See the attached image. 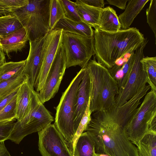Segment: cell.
Returning <instances> with one entry per match:
<instances>
[{
  "mask_svg": "<svg viewBox=\"0 0 156 156\" xmlns=\"http://www.w3.org/2000/svg\"><path fill=\"white\" fill-rule=\"evenodd\" d=\"M149 0H128L124 11L118 16L122 29L130 28L134 19Z\"/></svg>",
  "mask_w": 156,
  "mask_h": 156,
  "instance_id": "cell-18",
  "label": "cell"
},
{
  "mask_svg": "<svg viewBox=\"0 0 156 156\" xmlns=\"http://www.w3.org/2000/svg\"><path fill=\"white\" fill-rule=\"evenodd\" d=\"M50 0H28L25 6L8 14L16 16L25 29L29 41L44 37L50 31Z\"/></svg>",
  "mask_w": 156,
  "mask_h": 156,
  "instance_id": "cell-4",
  "label": "cell"
},
{
  "mask_svg": "<svg viewBox=\"0 0 156 156\" xmlns=\"http://www.w3.org/2000/svg\"><path fill=\"white\" fill-rule=\"evenodd\" d=\"M66 69V55L62 44L51 65L44 84L41 90L37 92L43 104L53 98L57 93Z\"/></svg>",
  "mask_w": 156,
  "mask_h": 156,
  "instance_id": "cell-12",
  "label": "cell"
},
{
  "mask_svg": "<svg viewBox=\"0 0 156 156\" xmlns=\"http://www.w3.org/2000/svg\"><path fill=\"white\" fill-rule=\"evenodd\" d=\"M90 103V100L86 110L74 135L69 149L73 155L76 144L78 139L81 135L85 131L91 119L92 112L89 108Z\"/></svg>",
  "mask_w": 156,
  "mask_h": 156,
  "instance_id": "cell-27",
  "label": "cell"
},
{
  "mask_svg": "<svg viewBox=\"0 0 156 156\" xmlns=\"http://www.w3.org/2000/svg\"><path fill=\"white\" fill-rule=\"evenodd\" d=\"M38 147L42 156H74L54 124L38 132Z\"/></svg>",
  "mask_w": 156,
  "mask_h": 156,
  "instance_id": "cell-10",
  "label": "cell"
},
{
  "mask_svg": "<svg viewBox=\"0 0 156 156\" xmlns=\"http://www.w3.org/2000/svg\"><path fill=\"white\" fill-rule=\"evenodd\" d=\"M53 121V117L41 102L37 92L34 90L28 114L20 120H16L8 140L19 144L25 136L40 131Z\"/></svg>",
  "mask_w": 156,
  "mask_h": 156,
  "instance_id": "cell-6",
  "label": "cell"
},
{
  "mask_svg": "<svg viewBox=\"0 0 156 156\" xmlns=\"http://www.w3.org/2000/svg\"><path fill=\"white\" fill-rule=\"evenodd\" d=\"M23 70L0 83V98L7 96L18 89L26 79Z\"/></svg>",
  "mask_w": 156,
  "mask_h": 156,
  "instance_id": "cell-23",
  "label": "cell"
},
{
  "mask_svg": "<svg viewBox=\"0 0 156 156\" xmlns=\"http://www.w3.org/2000/svg\"><path fill=\"white\" fill-rule=\"evenodd\" d=\"M94 145L87 132H83L78 139L75 147L74 156H94Z\"/></svg>",
  "mask_w": 156,
  "mask_h": 156,
  "instance_id": "cell-22",
  "label": "cell"
},
{
  "mask_svg": "<svg viewBox=\"0 0 156 156\" xmlns=\"http://www.w3.org/2000/svg\"><path fill=\"white\" fill-rule=\"evenodd\" d=\"M66 14V17L76 22H82L76 10L74 2L69 0H59Z\"/></svg>",
  "mask_w": 156,
  "mask_h": 156,
  "instance_id": "cell-29",
  "label": "cell"
},
{
  "mask_svg": "<svg viewBox=\"0 0 156 156\" xmlns=\"http://www.w3.org/2000/svg\"><path fill=\"white\" fill-rule=\"evenodd\" d=\"M49 12L50 31L54 29L59 21L66 17V16L59 0H50Z\"/></svg>",
  "mask_w": 156,
  "mask_h": 156,
  "instance_id": "cell-26",
  "label": "cell"
},
{
  "mask_svg": "<svg viewBox=\"0 0 156 156\" xmlns=\"http://www.w3.org/2000/svg\"><path fill=\"white\" fill-rule=\"evenodd\" d=\"M94 28L95 56L98 63L108 69L125 55L134 52L145 39L136 27L115 32L105 31L98 27Z\"/></svg>",
  "mask_w": 156,
  "mask_h": 156,
  "instance_id": "cell-2",
  "label": "cell"
},
{
  "mask_svg": "<svg viewBox=\"0 0 156 156\" xmlns=\"http://www.w3.org/2000/svg\"><path fill=\"white\" fill-rule=\"evenodd\" d=\"M28 40L26 31L22 27L8 35L0 37V50L10 58V53L21 51Z\"/></svg>",
  "mask_w": 156,
  "mask_h": 156,
  "instance_id": "cell-15",
  "label": "cell"
},
{
  "mask_svg": "<svg viewBox=\"0 0 156 156\" xmlns=\"http://www.w3.org/2000/svg\"><path fill=\"white\" fill-rule=\"evenodd\" d=\"M3 143H0V152H1L2 149V147H3Z\"/></svg>",
  "mask_w": 156,
  "mask_h": 156,
  "instance_id": "cell-39",
  "label": "cell"
},
{
  "mask_svg": "<svg viewBox=\"0 0 156 156\" xmlns=\"http://www.w3.org/2000/svg\"><path fill=\"white\" fill-rule=\"evenodd\" d=\"M82 2L94 7L103 9L105 3L103 0H80Z\"/></svg>",
  "mask_w": 156,
  "mask_h": 156,
  "instance_id": "cell-34",
  "label": "cell"
},
{
  "mask_svg": "<svg viewBox=\"0 0 156 156\" xmlns=\"http://www.w3.org/2000/svg\"><path fill=\"white\" fill-rule=\"evenodd\" d=\"M62 30L56 29L47 34L43 47L41 67L34 84V88L37 92L43 88L51 65L62 44Z\"/></svg>",
  "mask_w": 156,
  "mask_h": 156,
  "instance_id": "cell-11",
  "label": "cell"
},
{
  "mask_svg": "<svg viewBox=\"0 0 156 156\" xmlns=\"http://www.w3.org/2000/svg\"><path fill=\"white\" fill-rule=\"evenodd\" d=\"M90 87L89 74L85 67L84 75L77 91L75 106L74 121L76 132L89 102Z\"/></svg>",
  "mask_w": 156,
  "mask_h": 156,
  "instance_id": "cell-14",
  "label": "cell"
},
{
  "mask_svg": "<svg viewBox=\"0 0 156 156\" xmlns=\"http://www.w3.org/2000/svg\"><path fill=\"white\" fill-rule=\"evenodd\" d=\"M139 104L133 97L120 106L115 104L93 112L85 131L93 142L95 153L109 156H139L126 130Z\"/></svg>",
  "mask_w": 156,
  "mask_h": 156,
  "instance_id": "cell-1",
  "label": "cell"
},
{
  "mask_svg": "<svg viewBox=\"0 0 156 156\" xmlns=\"http://www.w3.org/2000/svg\"><path fill=\"white\" fill-rule=\"evenodd\" d=\"M94 156H109L107 154L103 153H95L94 151Z\"/></svg>",
  "mask_w": 156,
  "mask_h": 156,
  "instance_id": "cell-38",
  "label": "cell"
},
{
  "mask_svg": "<svg viewBox=\"0 0 156 156\" xmlns=\"http://www.w3.org/2000/svg\"><path fill=\"white\" fill-rule=\"evenodd\" d=\"M19 88L7 96L0 98V110L6 106L16 97Z\"/></svg>",
  "mask_w": 156,
  "mask_h": 156,
  "instance_id": "cell-33",
  "label": "cell"
},
{
  "mask_svg": "<svg viewBox=\"0 0 156 156\" xmlns=\"http://www.w3.org/2000/svg\"><path fill=\"white\" fill-rule=\"evenodd\" d=\"M98 27L108 32H115L121 29L118 16L113 9L109 6L103 9Z\"/></svg>",
  "mask_w": 156,
  "mask_h": 156,
  "instance_id": "cell-20",
  "label": "cell"
},
{
  "mask_svg": "<svg viewBox=\"0 0 156 156\" xmlns=\"http://www.w3.org/2000/svg\"><path fill=\"white\" fill-rule=\"evenodd\" d=\"M140 62L147 75V83L151 90L156 91V57H144Z\"/></svg>",
  "mask_w": 156,
  "mask_h": 156,
  "instance_id": "cell-25",
  "label": "cell"
},
{
  "mask_svg": "<svg viewBox=\"0 0 156 156\" xmlns=\"http://www.w3.org/2000/svg\"><path fill=\"white\" fill-rule=\"evenodd\" d=\"M62 44L65 53L66 69L77 66L85 68L95 55L94 37L63 32Z\"/></svg>",
  "mask_w": 156,
  "mask_h": 156,
  "instance_id": "cell-8",
  "label": "cell"
},
{
  "mask_svg": "<svg viewBox=\"0 0 156 156\" xmlns=\"http://www.w3.org/2000/svg\"><path fill=\"white\" fill-rule=\"evenodd\" d=\"M106 1L109 4L115 6L121 9H124L128 0H107Z\"/></svg>",
  "mask_w": 156,
  "mask_h": 156,
  "instance_id": "cell-35",
  "label": "cell"
},
{
  "mask_svg": "<svg viewBox=\"0 0 156 156\" xmlns=\"http://www.w3.org/2000/svg\"><path fill=\"white\" fill-rule=\"evenodd\" d=\"M0 156H12L4 144L0 152Z\"/></svg>",
  "mask_w": 156,
  "mask_h": 156,
  "instance_id": "cell-36",
  "label": "cell"
},
{
  "mask_svg": "<svg viewBox=\"0 0 156 156\" xmlns=\"http://www.w3.org/2000/svg\"><path fill=\"white\" fill-rule=\"evenodd\" d=\"M85 69V68H82L77 73L63 93L56 108L54 124L64 137L69 149L76 132L74 121L75 106L77 91Z\"/></svg>",
  "mask_w": 156,
  "mask_h": 156,
  "instance_id": "cell-5",
  "label": "cell"
},
{
  "mask_svg": "<svg viewBox=\"0 0 156 156\" xmlns=\"http://www.w3.org/2000/svg\"><path fill=\"white\" fill-rule=\"evenodd\" d=\"M16 97L0 110V122L11 121L16 119Z\"/></svg>",
  "mask_w": 156,
  "mask_h": 156,
  "instance_id": "cell-30",
  "label": "cell"
},
{
  "mask_svg": "<svg viewBox=\"0 0 156 156\" xmlns=\"http://www.w3.org/2000/svg\"><path fill=\"white\" fill-rule=\"evenodd\" d=\"M28 0H0V16L12 12L26 5Z\"/></svg>",
  "mask_w": 156,
  "mask_h": 156,
  "instance_id": "cell-28",
  "label": "cell"
},
{
  "mask_svg": "<svg viewBox=\"0 0 156 156\" xmlns=\"http://www.w3.org/2000/svg\"><path fill=\"white\" fill-rule=\"evenodd\" d=\"M5 62V54L0 50V67Z\"/></svg>",
  "mask_w": 156,
  "mask_h": 156,
  "instance_id": "cell-37",
  "label": "cell"
},
{
  "mask_svg": "<svg viewBox=\"0 0 156 156\" xmlns=\"http://www.w3.org/2000/svg\"><path fill=\"white\" fill-rule=\"evenodd\" d=\"M54 29L62 30L63 32L72 33L88 37L94 36V30L90 26L83 21H75L66 17L60 20Z\"/></svg>",
  "mask_w": 156,
  "mask_h": 156,
  "instance_id": "cell-17",
  "label": "cell"
},
{
  "mask_svg": "<svg viewBox=\"0 0 156 156\" xmlns=\"http://www.w3.org/2000/svg\"><path fill=\"white\" fill-rule=\"evenodd\" d=\"M136 147L139 156H156V132L149 131Z\"/></svg>",
  "mask_w": 156,
  "mask_h": 156,
  "instance_id": "cell-21",
  "label": "cell"
},
{
  "mask_svg": "<svg viewBox=\"0 0 156 156\" xmlns=\"http://www.w3.org/2000/svg\"><path fill=\"white\" fill-rule=\"evenodd\" d=\"M76 7L82 21L94 27H98L103 9L94 7L85 4L80 0L74 2Z\"/></svg>",
  "mask_w": 156,
  "mask_h": 156,
  "instance_id": "cell-19",
  "label": "cell"
},
{
  "mask_svg": "<svg viewBox=\"0 0 156 156\" xmlns=\"http://www.w3.org/2000/svg\"><path fill=\"white\" fill-rule=\"evenodd\" d=\"M16 121L15 119L11 121L0 122V143L8 140Z\"/></svg>",
  "mask_w": 156,
  "mask_h": 156,
  "instance_id": "cell-32",
  "label": "cell"
},
{
  "mask_svg": "<svg viewBox=\"0 0 156 156\" xmlns=\"http://www.w3.org/2000/svg\"><path fill=\"white\" fill-rule=\"evenodd\" d=\"M156 118V91L151 90L145 95L143 101L126 128L129 140L136 147L149 131L152 121Z\"/></svg>",
  "mask_w": 156,
  "mask_h": 156,
  "instance_id": "cell-7",
  "label": "cell"
},
{
  "mask_svg": "<svg viewBox=\"0 0 156 156\" xmlns=\"http://www.w3.org/2000/svg\"><path fill=\"white\" fill-rule=\"evenodd\" d=\"M23 27L15 16L8 14L0 16V37L5 36Z\"/></svg>",
  "mask_w": 156,
  "mask_h": 156,
  "instance_id": "cell-24",
  "label": "cell"
},
{
  "mask_svg": "<svg viewBox=\"0 0 156 156\" xmlns=\"http://www.w3.org/2000/svg\"><path fill=\"white\" fill-rule=\"evenodd\" d=\"M147 23L152 31L156 43V0H151L146 10Z\"/></svg>",
  "mask_w": 156,
  "mask_h": 156,
  "instance_id": "cell-31",
  "label": "cell"
},
{
  "mask_svg": "<svg viewBox=\"0 0 156 156\" xmlns=\"http://www.w3.org/2000/svg\"><path fill=\"white\" fill-rule=\"evenodd\" d=\"M147 42V38H145L143 43L134 51L133 62L127 82L115 98L118 106L124 104L146 85L147 76L143 70L140 61L144 57V50Z\"/></svg>",
  "mask_w": 156,
  "mask_h": 156,
  "instance_id": "cell-9",
  "label": "cell"
},
{
  "mask_svg": "<svg viewBox=\"0 0 156 156\" xmlns=\"http://www.w3.org/2000/svg\"><path fill=\"white\" fill-rule=\"evenodd\" d=\"M34 89L26 78L19 87L16 96V119L20 121L28 114Z\"/></svg>",
  "mask_w": 156,
  "mask_h": 156,
  "instance_id": "cell-16",
  "label": "cell"
},
{
  "mask_svg": "<svg viewBox=\"0 0 156 156\" xmlns=\"http://www.w3.org/2000/svg\"><path fill=\"white\" fill-rule=\"evenodd\" d=\"M47 34L38 40L29 41L30 50L26 59L23 74L34 89L42 65L43 47Z\"/></svg>",
  "mask_w": 156,
  "mask_h": 156,
  "instance_id": "cell-13",
  "label": "cell"
},
{
  "mask_svg": "<svg viewBox=\"0 0 156 156\" xmlns=\"http://www.w3.org/2000/svg\"><path fill=\"white\" fill-rule=\"evenodd\" d=\"M86 68L90 80L89 108L92 113L107 109L116 104L115 98L119 89L108 69L98 63L95 56Z\"/></svg>",
  "mask_w": 156,
  "mask_h": 156,
  "instance_id": "cell-3",
  "label": "cell"
}]
</instances>
